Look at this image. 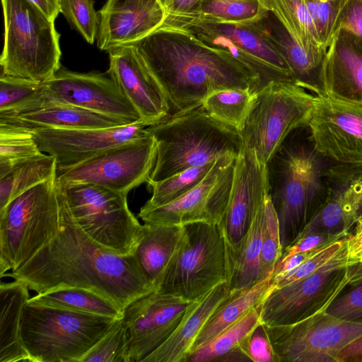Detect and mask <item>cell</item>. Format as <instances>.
Masks as SVG:
<instances>
[{
	"instance_id": "cell-1",
	"label": "cell",
	"mask_w": 362,
	"mask_h": 362,
	"mask_svg": "<svg viewBox=\"0 0 362 362\" xmlns=\"http://www.w3.org/2000/svg\"><path fill=\"white\" fill-rule=\"evenodd\" d=\"M57 191L60 214L57 234L4 276L23 282L37 293L60 287L85 288L109 299L122 313L132 301L154 291L134 255L112 253L90 239L76 223L57 182Z\"/></svg>"
},
{
	"instance_id": "cell-2",
	"label": "cell",
	"mask_w": 362,
	"mask_h": 362,
	"mask_svg": "<svg viewBox=\"0 0 362 362\" xmlns=\"http://www.w3.org/2000/svg\"><path fill=\"white\" fill-rule=\"evenodd\" d=\"M133 45L164 93L170 115L199 107L220 90L250 88L255 93L262 88L258 74L183 28L163 24Z\"/></svg>"
},
{
	"instance_id": "cell-3",
	"label": "cell",
	"mask_w": 362,
	"mask_h": 362,
	"mask_svg": "<svg viewBox=\"0 0 362 362\" xmlns=\"http://www.w3.org/2000/svg\"><path fill=\"white\" fill-rule=\"evenodd\" d=\"M322 157L312 144L291 133L267 163L283 250L296 240L326 198Z\"/></svg>"
},
{
	"instance_id": "cell-4",
	"label": "cell",
	"mask_w": 362,
	"mask_h": 362,
	"mask_svg": "<svg viewBox=\"0 0 362 362\" xmlns=\"http://www.w3.org/2000/svg\"><path fill=\"white\" fill-rule=\"evenodd\" d=\"M147 130L157 146L148 182L161 181L228 153L237 156L243 146L238 131L212 117L202 106L170 115Z\"/></svg>"
},
{
	"instance_id": "cell-5",
	"label": "cell",
	"mask_w": 362,
	"mask_h": 362,
	"mask_svg": "<svg viewBox=\"0 0 362 362\" xmlns=\"http://www.w3.org/2000/svg\"><path fill=\"white\" fill-rule=\"evenodd\" d=\"M118 319L26 303L21 339L32 362H79Z\"/></svg>"
},
{
	"instance_id": "cell-6",
	"label": "cell",
	"mask_w": 362,
	"mask_h": 362,
	"mask_svg": "<svg viewBox=\"0 0 362 362\" xmlns=\"http://www.w3.org/2000/svg\"><path fill=\"white\" fill-rule=\"evenodd\" d=\"M4 44L1 74L43 83L61 69L59 34L30 0H1Z\"/></svg>"
},
{
	"instance_id": "cell-7",
	"label": "cell",
	"mask_w": 362,
	"mask_h": 362,
	"mask_svg": "<svg viewBox=\"0 0 362 362\" xmlns=\"http://www.w3.org/2000/svg\"><path fill=\"white\" fill-rule=\"evenodd\" d=\"M182 238L156 291L192 301L230 281L231 254L220 224L184 225Z\"/></svg>"
},
{
	"instance_id": "cell-8",
	"label": "cell",
	"mask_w": 362,
	"mask_h": 362,
	"mask_svg": "<svg viewBox=\"0 0 362 362\" xmlns=\"http://www.w3.org/2000/svg\"><path fill=\"white\" fill-rule=\"evenodd\" d=\"M57 176L41 182L0 210V276L29 260L59 226Z\"/></svg>"
},
{
	"instance_id": "cell-9",
	"label": "cell",
	"mask_w": 362,
	"mask_h": 362,
	"mask_svg": "<svg viewBox=\"0 0 362 362\" xmlns=\"http://www.w3.org/2000/svg\"><path fill=\"white\" fill-rule=\"evenodd\" d=\"M317 95L292 81H274L255 93L240 132L242 146L267 163L295 130L308 127Z\"/></svg>"
},
{
	"instance_id": "cell-10",
	"label": "cell",
	"mask_w": 362,
	"mask_h": 362,
	"mask_svg": "<svg viewBox=\"0 0 362 362\" xmlns=\"http://www.w3.org/2000/svg\"><path fill=\"white\" fill-rule=\"evenodd\" d=\"M57 182L90 239L112 253L134 255L143 225L129 209L127 195L95 185Z\"/></svg>"
},
{
	"instance_id": "cell-11",
	"label": "cell",
	"mask_w": 362,
	"mask_h": 362,
	"mask_svg": "<svg viewBox=\"0 0 362 362\" xmlns=\"http://www.w3.org/2000/svg\"><path fill=\"white\" fill-rule=\"evenodd\" d=\"M360 261L351 258L348 244L329 262L313 273L274 288L260 305L262 324L294 323L327 310L349 286Z\"/></svg>"
},
{
	"instance_id": "cell-12",
	"label": "cell",
	"mask_w": 362,
	"mask_h": 362,
	"mask_svg": "<svg viewBox=\"0 0 362 362\" xmlns=\"http://www.w3.org/2000/svg\"><path fill=\"white\" fill-rule=\"evenodd\" d=\"M321 310L294 323L263 324L277 362H337L339 352L362 335V322Z\"/></svg>"
},
{
	"instance_id": "cell-13",
	"label": "cell",
	"mask_w": 362,
	"mask_h": 362,
	"mask_svg": "<svg viewBox=\"0 0 362 362\" xmlns=\"http://www.w3.org/2000/svg\"><path fill=\"white\" fill-rule=\"evenodd\" d=\"M156 156V143L150 134L57 170V180L60 183L95 185L127 195L134 188L148 182Z\"/></svg>"
},
{
	"instance_id": "cell-14",
	"label": "cell",
	"mask_w": 362,
	"mask_h": 362,
	"mask_svg": "<svg viewBox=\"0 0 362 362\" xmlns=\"http://www.w3.org/2000/svg\"><path fill=\"white\" fill-rule=\"evenodd\" d=\"M236 156L228 153L219 157L205 177L189 191L160 206H143L138 216L144 223L153 225L220 224L230 196Z\"/></svg>"
},
{
	"instance_id": "cell-15",
	"label": "cell",
	"mask_w": 362,
	"mask_h": 362,
	"mask_svg": "<svg viewBox=\"0 0 362 362\" xmlns=\"http://www.w3.org/2000/svg\"><path fill=\"white\" fill-rule=\"evenodd\" d=\"M51 104L76 106L128 124L141 120L108 74L60 69L53 78L41 83L32 110Z\"/></svg>"
},
{
	"instance_id": "cell-16",
	"label": "cell",
	"mask_w": 362,
	"mask_h": 362,
	"mask_svg": "<svg viewBox=\"0 0 362 362\" xmlns=\"http://www.w3.org/2000/svg\"><path fill=\"white\" fill-rule=\"evenodd\" d=\"M190 303L156 290L132 301L124 309L128 362H144L173 333Z\"/></svg>"
},
{
	"instance_id": "cell-17",
	"label": "cell",
	"mask_w": 362,
	"mask_h": 362,
	"mask_svg": "<svg viewBox=\"0 0 362 362\" xmlns=\"http://www.w3.org/2000/svg\"><path fill=\"white\" fill-rule=\"evenodd\" d=\"M308 128L321 156L337 164L362 165V105L317 95Z\"/></svg>"
},
{
	"instance_id": "cell-18",
	"label": "cell",
	"mask_w": 362,
	"mask_h": 362,
	"mask_svg": "<svg viewBox=\"0 0 362 362\" xmlns=\"http://www.w3.org/2000/svg\"><path fill=\"white\" fill-rule=\"evenodd\" d=\"M269 192L267 164L253 149L242 146L235 158L230 196L220 223L232 259Z\"/></svg>"
},
{
	"instance_id": "cell-19",
	"label": "cell",
	"mask_w": 362,
	"mask_h": 362,
	"mask_svg": "<svg viewBox=\"0 0 362 362\" xmlns=\"http://www.w3.org/2000/svg\"><path fill=\"white\" fill-rule=\"evenodd\" d=\"M143 121L111 128L29 130L42 151L55 157L57 170L82 163L124 143L150 135Z\"/></svg>"
},
{
	"instance_id": "cell-20",
	"label": "cell",
	"mask_w": 362,
	"mask_h": 362,
	"mask_svg": "<svg viewBox=\"0 0 362 362\" xmlns=\"http://www.w3.org/2000/svg\"><path fill=\"white\" fill-rule=\"evenodd\" d=\"M325 180L326 198L298 238L316 233L349 236L362 218V165L337 163L325 169Z\"/></svg>"
},
{
	"instance_id": "cell-21",
	"label": "cell",
	"mask_w": 362,
	"mask_h": 362,
	"mask_svg": "<svg viewBox=\"0 0 362 362\" xmlns=\"http://www.w3.org/2000/svg\"><path fill=\"white\" fill-rule=\"evenodd\" d=\"M108 75L132 104L148 126L157 124L171 114L162 89L153 78L133 45L108 51Z\"/></svg>"
},
{
	"instance_id": "cell-22",
	"label": "cell",
	"mask_w": 362,
	"mask_h": 362,
	"mask_svg": "<svg viewBox=\"0 0 362 362\" xmlns=\"http://www.w3.org/2000/svg\"><path fill=\"white\" fill-rule=\"evenodd\" d=\"M98 14L97 45L107 52L134 45L160 28L167 16L163 0H107Z\"/></svg>"
},
{
	"instance_id": "cell-23",
	"label": "cell",
	"mask_w": 362,
	"mask_h": 362,
	"mask_svg": "<svg viewBox=\"0 0 362 362\" xmlns=\"http://www.w3.org/2000/svg\"><path fill=\"white\" fill-rule=\"evenodd\" d=\"M324 96L362 105V40L337 29L327 49L322 69Z\"/></svg>"
},
{
	"instance_id": "cell-24",
	"label": "cell",
	"mask_w": 362,
	"mask_h": 362,
	"mask_svg": "<svg viewBox=\"0 0 362 362\" xmlns=\"http://www.w3.org/2000/svg\"><path fill=\"white\" fill-rule=\"evenodd\" d=\"M250 23L280 52L296 85L317 96H324L322 76L327 49L305 47L285 28L273 13L264 7Z\"/></svg>"
},
{
	"instance_id": "cell-25",
	"label": "cell",
	"mask_w": 362,
	"mask_h": 362,
	"mask_svg": "<svg viewBox=\"0 0 362 362\" xmlns=\"http://www.w3.org/2000/svg\"><path fill=\"white\" fill-rule=\"evenodd\" d=\"M230 291L229 282H223L190 301L176 329L144 362H186L199 332Z\"/></svg>"
},
{
	"instance_id": "cell-26",
	"label": "cell",
	"mask_w": 362,
	"mask_h": 362,
	"mask_svg": "<svg viewBox=\"0 0 362 362\" xmlns=\"http://www.w3.org/2000/svg\"><path fill=\"white\" fill-rule=\"evenodd\" d=\"M126 124H129L116 118L62 104H51L16 115H0V125L26 130L100 129Z\"/></svg>"
},
{
	"instance_id": "cell-27",
	"label": "cell",
	"mask_w": 362,
	"mask_h": 362,
	"mask_svg": "<svg viewBox=\"0 0 362 362\" xmlns=\"http://www.w3.org/2000/svg\"><path fill=\"white\" fill-rule=\"evenodd\" d=\"M23 282H1L0 284V362L30 361L20 334L24 305L30 298Z\"/></svg>"
},
{
	"instance_id": "cell-28",
	"label": "cell",
	"mask_w": 362,
	"mask_h": 362,
	"mask_svg": "<svg viewBox=\"0 0 362 362\" xmlns=\"http://www.w3.org/2000/svg\"><path fill=\"white\" fill-rule=\"evenodd\" d=\"M184 226L144 223L134 252L137 263L155 289L184 235Z\"/></svg>"
},
{
	"instance_id": "cell-29",
	"label": "cell",
	"mask_w": 362,
	"mask_h": 362,
	"mask_svg": "<svg viewBox=\"0 0 362 362\" xmlns=\"http://www.w3.org/2000/svg\"><path fill=\"white\" fill-rule=\"evenodd\" d=\"M274 288L272 276L251 287L231 290L199 332L191 354L237 322L252 308L261 305Z\"/></svg>"
},
{
	"instance_id": "cell-30",
	"label": "cell",
	"mask_w": 362,
	"mask_h": 362,
	"mask_svg": "<svg viewBox=\"0 0 362 362\" xmlns=\"http://www.w3.org/2000/svg\"><path fill=\"white\" fill-rule=\"evenodd\" d=\"M27 303L103 317H122V310L115 303L93 291L77 287H60L37 293Z\"/></svg>"
},
{
	"instance_id": "cell-31",
	"label": "cell",
	"mask_w": 362,
	"mask_h": 362,
	"mask_svg": "<svg viewBox=\"0 0 362 362\" xmlns=\"http://www.w3.org/2000/svg\"><path fill=\"white\" fill-rule=\"evenodd\" d=\"M263 216L262 203L232 259L231 290L249 288L264 280L260 268Z\"/></svg>"
},
{
	"instance_id": "cell-32",
	"label": "cell",
	"mask_w": 362,
	"mask_h": 362,
	"mask_svg": "<svg viewBox=\"0 0 362 362\" xmlns=\"http://www.w3.org/2000/svg\"><path fill=\"white\" fill-rule=\"evenodd\" d=\"M260 308V305L252 308L237 322L193 351L186 362L223 361L227 355L239 349L244 340L262 324Z\"/></svg>"
},
{
	"instance_id": "cell-33",
	"label": "cell",
	"mask_w": 362,
	"mask_h": 362,
	"mask_svg": "<svg viewBox=\"0 0 362 362\" xmlns=\"http://www.w3.org/2000/svg\"><path fill=\"white\" fill-rule=\"evenodd\" d=\"M258 1L303 46L311 49H327L320 40L304 0Z\"/></svg>"
},
{
	"instance_id": "cell-34",
	"label": "cell",
	"mask_w": 362,
	"mask_h": 362,
	"mask_svg": "<svg viewBox=\"0 0 362 362\" xmlns=\"http://www.w3.org/2000/svg\"><path fill=\"white\" fill-rule=\"evenodd\" d=\"M54 156H45L26 163L0 178V210L34 186L57 176Z\"/></svg>"
},
{
	"instance_id": "cell-35",
	"label": "cell",
	"mask_w": 362,
	"mask_h": 362,
	"mask_svg": "<svg viewBox=\"0 0 362 362\" xmlns=\"http://www.w3.org/2000/svg\"><path fill=\"white\" fill-rule=\"evenodd\" d=\"M254 97L250 88L223 89L209 95L201 106L212 117L240 133Z\"/></svg>"
},
{
	"instance_id": "cell-36",
	"label": "cell",
	"mask_w": 362,
	"mask_h": 362,
	"mask_svg": "<svg viewBox=\"0 0 362 362\" xmlns=\"http://www.w3.org/2000/svg\"><path fill=\"white\" fill-rule=\"evenodd\" d=\"M45 155L30 131L0 125V178Z\"/></svg>"
},
{
	"instance_id": "cell-37",
	"label": "cell",
	"mask_w": 362,
	"mask_h": 362,
	"mask_svg": "<svg viewBox=\"0 0 362 362\" xmlns=\"http://www.w3.org/2000/svg\"><path fill=\"white\" fill-rule=\"evenodd\" d=\"M258 0H201L187 16L165 20L197 19L218 22H248L262 11Z\"/></svg>"
},
{
	"instance_id": "cell-38",
	"label": "cell",
	"mask_w": 362,
	"mask_h": 362,
	"mask_svg": "<svg viewBox=\"0 0 362 362\" xmlns=\"http://www.w3.org/2000/svg\"><path fill=\"white\" fill-rule=\"evenodd\" d=\"M216 160L187 168L159 182H148V187L152 189V196L144 206H160L180 197L205 177Z\"/></svg>"
},
{
	"instance_id": "cell-39",
	"label": "cell",
	"mask_w": 362,
	"mask_h": 362,
	"mask_svg": "<svg viewBox=\"0 0 362 362\" xmlns=\"http://www.w3.org/2000/svg\"><path fill=\"white\" fill-rule=\"evenodd\" d=\"M264 216L260 253V268L264 279L273 275L283 247L281 243L279 221L271 197L268 194L263 202Z\"/></svg>"
},
{
	"instance_id": "cell-40",
	"label": "cell",
	"mask_w": 362,
	"mask_h": 362,
	"mask_svg": "<svg viewBox=\"0 0 362 362\" xmlns=\"http://www.w3.org/2000/svg\"><path fill=\"white\" fill-rule=\"evenodd\" d=\"M41 83L1 74L0 115L16 114L38 93Z\"/></svg>"
},
{
	"instance_id": "cell-41",
	"label": "cell",
	"mask_w": 362,
	"mask_h": 362,
	"mask_svg": "<svg viewBox=\"0 0 362 362\" xmlns=\"http://www.w3.org/2000/svg\"><path fill=\"white\" fill-rule=\"evenodd\" d=\"M79 362H128L122 317L89 350Z\"/></svg>"
},
{
	"instance_id": "cell-42",
	"label": "cell",
	"mask_w": 362,
	"mask_h": 362,
	"mask_svg": "<svg viewBox=\"0 0 362 362\" xmlns=\"http://www.w3.org/2000/svg\"><path fill=\"white\" fill-rule=\"evenodd\" d=\"M60 12L90 44L97 37L98 14L93 0H59Z\"/></svg>"
},
{
	"instance_id": "cell-43",
	"label": "cell",
	"mask_w": 362,
	"mask_h": 362,
	"mask_svg": "<svg viewBox=\"0 0 362 362\" xmlns=\"http://www.w3.org/2000/svg\"><path fill=\"white\" fill-rule=\"evenodd\" d=\"M322 45L328 48L346 0H304Z\"/></svg>"
},
{
	"instance_id": "cell-44",
	"label": "cell",
	"mask_w": 362,
	"mask_h": 362,
	"mask_svg": "<svg viewBox=\"0 0 362 362\" xmlns=\"http://www.w3.org/2000/svg\"><path fill=\"white\" fill-rule=\"evenodd\" d=\"M349 236L338 240L322 248L287 273L279 276H272L274 288L300 279L319 269L332 259L348 244Z\"/></svg>"
},
{
	"instance_id": "cell-45",
	"label": "cell",
	"mask_w": 362,
	"mask_h": 362,
	"mask_svg": "<svg viewBox=\"0 0 362 362\" xmlns=\"http://www.w3.org/2000/svg\"><path fill=\"white\" fill-rule=\"evenodd\" d=\"M350 286L351 289L336 298L326 311L341 320L362 322V284Z\"/></svg>"
},
{
	"instance_id": "cell-46",
	"label": "cell",
	"mask_w": 362,
	"mask_h": 362,
	"mask_svg": "<svg viewBox=\"0 0 362 362\" xmlns=\"http://www.w3.org/2000/svg\"><path fill=\"white\" fill-rule=\"evenodd\" d=\"M240 349L249 361L277 362L271 342L262 323L244 340Z\"/></svg>"
},
{
	"instance_id": "cell-47",
	"label": "cell",
	"mask_w": 362,
	"mask_h": 362,
	"mask_svg": "<svg viewBox=\"0 0 362 362\" xmlns=\"http://www.w3.org/2000/svg\"><path fill=\"white\" fill-rule=\"evenodd\" d=\"M345 237L348 236L325 233L310 234L299 237L291 245L283 250L281 257L278 264L284 262L293 255L322 249Z\"/></svg>"
},
{
	"instance_id": "cell-48",
	"label": "cell",
	"mask_w": 362,
	"mask_h": 362,
	"mask_svg": "<svg viewBox=\"0 0 362 362\" xmlns=\"http://www.w3.org/2000/svg\"><path fill=\"white\" fill-rule=\"evenodd\" d=\"M339 28L351 32L362 40V0L345 1L337 19V30Z\"/></svg>"
},
{
	"instance_id": "cell-49",
	"label": "cell",
	"mask_w": 362,
	"mask_h": 362,
	"mask_svg": "<svg viewBox=\"0 0 362 362\" xmlns=\"http://www.w3.org/2000/svg\"><path fill=\"white\" fill-rule=\"evenodd\" d=\"M200 1L201 0H172L165 7L166 18H180L189 15L198 5Z\"/></svg>"
},
{
	"instance_id": "cell-50",
	"label": "cell",
	"mask_w": 362,
	"mask_h": 362,
	"mask_svg": "<svg viewBox=\"0 0 362 362\" xmlns=\"http://www.w3.org/2000/svg\"><path fill=\"white\" fill-rule=\"evenodd\" d=\"M337 362H362V335L351 341L339 352Z\"/></svg>"
},
{
	"instance_id": "cell-51",
	"label": "cell",
	"mask_w": 362,
	"mask_h": 362,
	"mask_svg": "<svg viewBox=\"0 0 362 362\" xmlns=\"http://www.w3.org/2000/svg\"><path fill=\"white\" fill-rule=\"evenodd\" d=\"M50 20L54 21L60 13L59 0H30Z\"/></svg>"
},
{
	"instance_id": "cell-52",
	"label": "cell",
	"mask_w": 362,
	"mask_h": 362,
	"mask_svg": "<svg viewBox=\"0 0 362 362\" xmlns=\"http://www.w3.org/2000/svg\"><path fill=\"white\" fill-rule=\"evenodd\" d=\"M356 284H362V262H359L356 264V274L349 286H350Z\"/></svg>"
},
{
	"instance_id": "cell-53",
	"label": "cell",
	"mask_w": 362,
	"mask_h": 362,
	"mask_svg": "<svg viewBox=\"0 0 362 362\" xmlns=\"http://www.w3.org/2000/svg\"><path fill=\"white\" fill-rule=\"evenodd\" d=\"M172 0H163L165 8L170 4Z\"/></svg>"
}]
</instances>
